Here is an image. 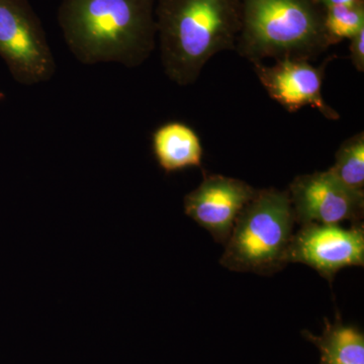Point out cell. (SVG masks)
I'll return each instance as SVG.
<instances>
[{
  "label": "cell",
  "mask_w": 364,
  "mask_h": 364,
  "mask_svg": "<svg viewBox=\"0 0 364 364\" xmlns=\"http://www.w3.org/2000/svg\"><path fill=\"white\" fill-rule=\"evenodd\" d=\"M156 0H61L58 25L85 65H142L156 47Z\"/></svg>",
  "instance_id": "cell-1"
},
{
  "label": "cell",
  "mask_w": 364,
  "mask_h": 364,
  "mask_svg": "<svg viewBox=\"0 0 364 364\" xmlns=\"http://www.w3.org/2000/svg\"><path fill=\"white\" fill-rule=\"evenodd\" d=\"M155 21L165 74L188 86L208 60L236 47L242 0H156Z\"/></svg>",
  "instance_id": "cell-2"
},
{
  "label": "cell",
  "mask_w": 364,
  "mask_h": 364,
  "mask_svg": "<svg viewBox=\"0 0 364 364\" xmlns=\"http://www.w3.org/2000/svg\"><path fill=\"white\" fill-rule=\"evenodd\" d=\"M324 9L315 0H242L237 51L253 64L267 58H317L332 46Z\"/></svg>",
  "instance_id": "cell-3"
},
{
  "label": "cell",
  "mask_w": 364,
  "mask_h": 364,
  "mask_svg": "<svg viewBox=\"0 0 364 364\" xmlns=\"http://www.w3.org/2000/svg\"><path fill=\"white\" fill-rule=\"evenodd\" d=\"M294 223L289 191L257 189L237 218L220 263L236 272H280L287 264Z\"/></svg>",
  "instance_id": "cell-4"
},
{
  "label": "cell",
  "mask_w": 364,
  "mask_h": 364,
  "mask_svg": "<svg viewBox=\"0 0 364 364\" xmlns=\"http://www.w3.org/2000/svg\"><path fill=\"white\" fill-rule=\"evenodd\" d=\"M0 57L21 85L47 82L56 73L44 26L28 0H0Z\"/></svg>",
  "instance_id": "cell-5"
},
{
  "label": "cell",
  "mask_w": 364,
  "mask_h": 364,
  "mask_svg": "<svg viewBox=\"0 0 364 364\" xmlns=\"http://www.w3.org/2000/svg\"><path fill=\"white\" fill-rule=\"evenodd\" d=\"M287 261L312 267L331 284L343 268L364 267L363 223L349 229L339 224L303 225L294 233Z\"/></svg>",
  "instance_id": "cell-6"
},
{
  "label": "cell",
  "mask_w": 364,
  "mask_h": 364,
  "mask_svg": "<svg viewBox=\"0 0 364 364\" xmlns=\"http://www.w3.org/2000/svg\"><path fill=\"white\" fill-rule=\"evenodd\" d=\"M296 223L339 224L363 223L364 191L347 188L329 171L296 176L287 189Z\"/></svg>",
  "instance_id": "cell-7"
},
{
  "label": "cell",
  "mask_w": 364,
  "mask_h": 364,
  "mask_svg": "<svg viewBox=\"0 0 364 364\" xmlns=\"http://www.w3.org/2000/svg\"><path fill=\"white\" fill-rule=\"evenodd\" d=\"M256 193L257 189L240 179L205 176L198 188L184 196V213L218 243L226 245L237 218Z\"/></svg>",
  "instance_id": "cell-8"
},
{
  "label": "cell",
  "mask_w": 364,
  "mask_h": 364,
  "mask_svg": "<svg viewBox=\"0 0 364 364\" xmlns=\"http://www.w3.org/2000/svg\"><path fill=\"white\" fill-rule=\"evenodd\" d=\"M326 65L327 61L316 67L308 60L286 58L277 60L272 66L254 64V70L269 97L287 111L294 112L311 107L335 121L339 119L338 112L325 102L322 95Z\"/></svg>",
  "instance_id": "cell-9"
},
{
  "label": "cell",
  "mask_w": 364,
  "mask_h": 364,
  "mask_svg": "<svg viewBox=\"0 0 364 364\" xmlns=\"http://www.w3.org/2000/svg\"><path fill=\"white\" fill-rule=\"evenodd\" d=\"M152 150L158 164L166 173L202 165L200 136L181 122H168L158 127L152 135Z\"/></svg>",
  "instance_id": "cell-10"
},
{
  "label": "cell",
  "mask_w": 364,
  "mask_h": 364,
  "mask_svg": "<svg viewBox=\"0 0 364 364\" xmlns=\"http://www.w3.org/2000/svg\"><path fill=\"white\" fill-rule=\"evenodd\" d=\"M320 352L318 364H364V334L355 326L344 324L340 317L334 322L325 320L320 336L301 332Z\"/></svg>",
  "instance_id": "cell-11"
},
{
  "label": "cell",
  "mask_w": 364,
  "mask_h": 364,
  "mask_svg": "<svg viewBox=\"0 0 364 364\" xmlns=\"http://www.w3.org/2000/svg\"><path fill=\"white\" fill-rule=\"evenodd\" d=\"M328 171L347 188L364 191V134H356L342 143L335 163Z\"/></svg>",
  "instance_id": "cell-12"
},
{
  "label": "cell",
  "mask_w": 364,
  "mask_h": 364,
  "mask_svg": "<svg viewBox=\"0 0 364 364\" xmlns=\"http://www.w3.org/2000/svg\"><path fill=\"white\" fill-rule=\"evenodd\" d=\"M323 9L325 30L333 45L344 39L350 40L364 30L363 0H352Z\"/></svg>",
  "instance_id": "cell-13"
},
{
  "label": "cell",
  "mask_w": 364,
  "mask_h": 364,
  "mask_svg": "<svg viewBox=\"0 0 364 364\" xmlns=\"http://www.w3.org/2000/svg\"><path fill=\"white\" fill-rule=\"evenodd\" d=\"M350 59L352 64L359 72L364 71V30L350 39Z\"/></svg>",
  "instance_id": "cell-14"
},
{
  "label": "cell",
  "mask_w": 364,
  "mask_h": 364,
  "mask_svg": "<svg viewBox=\"0 0 364 364\" xmlns=\"http://www.w3.org/2000/svg\"><path fill=\"white\" fill-rule=\"evenodd\" d=\"M318 6L328 7L335 6V4H345V2L352 1V0H315Z\"/></svg>",
  "instance_id": "cell-15"
}]
</instances>
